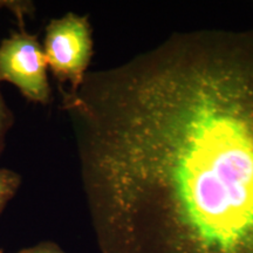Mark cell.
Returning <instances> with one entry per match:
<instances>
[{
  "instance_id": "1",
  "label": "cell",
  "mask_w": 253,
  "mask_h": 253,
  "mask_svg": "<svg viewBox=\"0 0 253 253\" xmlns=\"http://www.w3.org/2000/svg\"><path fill=\"white\" fill-rule=\"evenodd\" d=\"M61 96L101 253H253V30L175 33Z\"/></svg>"
},
{
  "instance_id": "2",
  "label": "cell",
  "mask_w": 253,
  "mask_h": 253,
  "mask_svg": "<svg viewBox=\"0 0 253 253\" xmlns=\"http://www.w3.org/2000/svg\"><path fill=\"white\" fill-rule=\"evenodd\" d=\"M42 49L47 67L59 81L60 90L77 91L93 56L89 19L69 12L50 20L46 26Z\"/></svg>"
},
{
  "instance_id": "3",
  "label": "cell",
  "mask_w": 253,
  "mask_h": 253,
  "mask_svg": "<svg viewBox=\"0 0 253 253\" xmlns=\"http://www.w3.org/2000/svg\"><path fill=\"white\" fill-rule=\"evenodd\" d=\"M47 68L42 43L24 27L0 43V82L12 84L31 102L52 101Z\"/></svg>"
},
{
  "instance_id": "4",
  "label": "cell",
  "mask_w": 253,
  "mask_h": 253,
  "mask_svg": "<svg viewBox=\"0 0 253 253\" xmlns=\"http://www.w3.org/2000/svg\"><path fill=\"white\" fill-rule=\"evenodd\" d=\"M20 184L21 177L18 172L0 168V214L17 194Z\"/></svg>"
},
{
  "instance_id": "5",
  "label": "cell",
  "mask_w": 253,
  "mask_h": 253,
  "mask_svg": "<svg viewBox=\"0 0 253 253\" xmlns=\"http://www.w3.org/2000/svg\"><path fill=\"white\" fill-rule=\"evenodd\" d=\"M6 8L11 11L18 21L20 23V27H24V20L27 15L34 13V5L31 1H21V0H0V9Z\"/></svg>"
},
{
  "instance_id": "6",
  "label": "cell",
  "mask_w": 253,
  "mask_h": 253,
  "mask_svg": "<svg viewBox=\"0 0 253 253\" xmlns=\"http://www.w3.org/2000/svg\"><path fill=\"white\" fill-rule=\"evenodd\" d=\"M13 113L8 108L4 97H2L1 93H0V154L4 150L6 136H7V132L11 129V126H13Z\"/></svg>"
},
{
  "instance_id": "7",
  "label": "cell",
  "mask_w": 253,
  "mask_h": 253,
  "mask_svg": "<svg viewBox=\"0 0 253 253\" xmlns=\"http://www.w3.org/2000/svg\"><path fill=\"white\" fill-rule=\"evenodd\" d=\"M15 253H66L58 244L53 242H41L39 244L19 250Z\"/></svg>"
},
{
  "instance_id": "8",
  "label": "cell",
  "mask_w": 253,
  "mask_h": 253,
  "mask_svg": "<svg viewBox=\"0 0 253 253\" xmlns=\"http://www.w3.org/2000/svg\"><path fill=\"white\" fill-rule=\"evenodd\" d=\"M0 253H4V251H2V250H0Z\"/></svg>"
}]
</instances>
